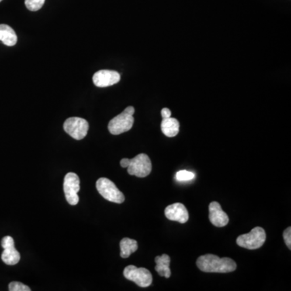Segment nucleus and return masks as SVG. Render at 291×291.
Wrapping results in <instances>:
<instances>
[{
  "label": "nucleus",
  "instance_id": "obj_5",
  "mask_svg": "<svg viewBox=\"0 0 291 291\" xmlns=\"http://www.w3.org/2000/svg\"><path fill=\"white\" fill-rule=\"evenodd\" d=\"M127 169L129 175L143 178L150 173L152 169V164L147 154H139L134 158L129 160Z\"/></svg>",
  "mask_w": 291,
  "mask_h": 291
},
{
  "label": "nucleus",
  "instance_id": "obj_12",
  "mask_svg": "<svg viewBox=\"0 0 291 291\" xmlns=\"http://www.w3.org/2000/svg\"><path fill=\"white\" fill-rule=\"evenodd\" d=\"M209 219L210 223L217 227H223L229 223V218L223 211L220 204L213 202L209 206Z\"/></svg>",
  "mask_w": 291,
  "mask_h": 291
},
{
  "label": "nucleus",
  "instance_id": "obj_20",
  "mask_svg": "<svg viewBox=\"0 0 291 291\" xmlns=\"http://www.w3.org/2000/svg\"><path fill=\"white\" fill-rule=\"evenodd\" d=\"M283 239L285 240V244L287 246L289 250L291 249V227L289 226L285 229L283 232Z\"/></svg>",
  "mask_w": 291,
  "mask_h": 291
},
{
  "label": "nucleus",
  "instance_id": "obj_15",
  "mask_svg": "<svg viewBox=\"0 0 291 291\" xmlns=\"http://www.w3.org/2000/svg\"><path fill=\"white\" fill-rule=\"evenodd\" d=\"M0 41L7 46H13L17 42V36L12 28L7 25H0Z\"/></svg>",
  "mask_w": 291,
  "mask_h": 291
},
{
  "label": "nucleus",
  "instance_id": "obj_6",
  "mask_svg": "<svg viewBox=\"0 0 291 291\" xmlns=\"http://www.w3.org/2000/svg\"><path fill=\"white\" fill-rule=\"evenodd\" d=\"M123 274L126 279L134 282L140 287H148L152 283V275L147 268L129 265L125 268Z\"/></svg>",
  "mask_w": 291,
  "mask_h": 291
},
{
  "label": "nucleus",
  "instance_id": "obj_10",
  "mask_svg": "<svg viewBox=\"0 0 291 291\" xmlns=\"http://www.w3.org/2000/svg\"><path fill=\"white\" fill-rule=\"evenodd\" d=\"M121 80V75L118 71L109 70H101L93 75L94 84L99 88H106L118 84Z\"/></svg>",
  "mask_w": 291,
  "mask_h": 291
},
{
  "label": "nucleus",
  "instance_id": "obj_3",
  "mask_svg": "<svg viewBox=\"0 0 291 291\" xmlns=\"http://www.w3.org/2000/svg\"><path fill=\"white\" fill-rule=\"evenodd\" d=\"M266 240V233L262 227L257 226L247 234L241 235L236 240L240 247L249 250L258 249L262 247Z\"/></svg>",
  "mask_w": 291,
  "mask_h": 291
},
{
  "label": "nucleus",
  "instance_id": "obj_16",
  "mask_svg": "<svg viewBox=\"0 0 291 291\" xmlns=\"http://www.w3.org/2000/svg\"><path fill=\"white\" fill-rule=\"evenodd\" d=\"M138 242L136 240L129 238H124L121 240L120 255L122 258H128L132 253H135L138 250Z\"/></svg>",
  "mask_w": 291,
  "mask_h": 291
},
{
  "label": "nucleus",
  "instance_id": "obj_22",
  "mask_svg": "<svg viewBox=\"0 0 291 291\" xmlns=\"http://www.w3.org/2000/svg\"><path fill=\"white\" fill-rule=\"evenodd\" d=\"M120 164L122 168H127L129 164V159H122V160H121Z\"/></svg>",
  "mask_w": 291,
  "mask_h": 291
},
{
  "label": "nucleus",
  "instance_id": "obj_18",
  "mask_svg": "<svg viewBox=\"0 0 291 291\" xmlns=\"http://www.w3.org/2000/svg\"><path fill=\"white\" fill-rule=\"evenodd\" d=\"M195 177V174L192 171H186V170H181L177 173V181H191Z\"/></svg>",
  "mask_w": 291,
  "mask_h": 291
},
{
  "label": "nucleus",
  "instance_id": "obj_9",
  "mask_svg": "<svg viewBox=\"0 0 291 291\" xmlns=\"http://www.w3.org/2000/svg\"><path fill=\"white\" fill-rule=\"evenodd\" d=\"M1 246L4 249L1 256L2 261L6 265H16L21 260V254L17 250L15 249V242L13 239L11 237L4 239L1 242Z\"/></svg>",
  "mask_w": 291,
  "mask_h": 291
},
{
  "label": "nucleus",
  "instance_id": "obj_21",
  "mask_svg": "<svg viewBox=\"0 0 291 291\" xmlns=\"http://www.w3.org/2000/svg\"><path fill=\"white\" fill-rule=\"evenodd\" d=\"M161 115L163 119H164V118H171V110H170L169 109H168V108H164V109H162Z\"/></svg>",
  "mask_w": 291,
  "mask_h": 291
},
{
  "label": "nucleus",
  "instance_id": "obj_7",
  "mask_svg": "<svg viewBox=\"0 0 291 291\" xmlns=\"http://www.w3.org/2000/svg\"><path fill=\"white\" fill-rule=\"evenodd\" d=\"M63 128L73 139L81 140L88 134L89 124L84 118H70L65 121Z\"/></svg>",
  "mask_w": 291,
  "mask_h": 291
},
{
  "label": "nucleus",
  "instance_id": "obj_19",
  "mask_svg": "<svg viewBox=\"0 0 291 291\" xmlns=\"http://www.w3.org/2000/svg\"><path fill=\"white\" fill-rule=\"evenodd\" d=\"M8 289L10 291H30V288L28 285H24L19 282H12L9 284Z\"/></svg>",
  "mask_w": 291,
  "mask_h": 291
},
{
  "label": "nucleus",
  "instance_id": "obj_2",
  "mask_svg": "<svg viewBox=\"0 0 291 291\" xmlns=\"http://www.w3.org/2000/svg\"><path fill=\"white\" fill-rule=\"evenodd\" d=\"M135 112V109L133 106H129L126 108L122 113L112 118L109 122V132L113 135H118L121 133L129 131L133 127L134 118L133 113Z\"/></svg>",
  "mask_w": 291,
  "mask_h": 291
},
{
  "label": "nucleus",
  "instance_id": "obj_4",
  "mask_svg": "<svg viewBox=\"0 0 291 291\" xmlns=\"http://www.w3.org/2000/svg\"><path fill=\"white\" fill-rule=\"evenodd\" d=\"M96 188L101 196L109 202L118 204L125 202L124 194L118 189L114 183L108 178H100L96 181Z\"/></svg>",
  "mask_w": 291,
  "mask_h": 291
},
{
  "label": "nucleus",
  "instance_id": "obj_11",
  "mask_svg": "<svg viewBox=\"0 0 291 291\" xmlns=\"http://www.w3.org/2000/svg\"><path fill=\"white\" fill-rule=\"evenodd\" d=\"M166 218L171 221H176L180 223H185L188 220V212L182 203L171 204L166 207L164 210Z\"/></svg>",
  "mask_w": 291,
  "mask_h": 291
},
{
  "label": "nucleus",
  "instance_id": "obj_14",
  "mask_svg": "<svg viewBox=\"0 0 291 291\" xmlns=\"http://www.w3.org/2000/svg\"><path fill=\"white\" fill-rule=\"evenodd\" d=\"M156 263V270L160 274V276L165 277L166 278H169L171 277V270H170V263L171 258L167 254H164L161 257H156L154 259Z\"/></svg>",
  "mask_w": 291,
  "mask_h": 291
},
{
  "label": "nucleus",
  "instance_id": "obj_1",
  "mask_svg": "<svg viewBox=\"0 0 291 291\" xmlns=\"http://www.w3.org/2000/svg\"><path fill=\"white\" fill-rule=\"evenodd\" d=\"M197 265L200 270L205 273H226L233 272L237 268V265L232 259L228 257L220 258L213 254H206L201 256L197 260Z\"/></svg>",
  "mask_w": 291,
  "mask_h": 291
},
{
  "label": "nucleus",
  "instance_id": "obj_23",
  "mask_svg": "<svg viewBox=\"0 0 291 291\" xmlns=\"http://www.w3.org/2000/svg\"><path fill=\"white\" fill-rule=\"evenodd\" d=\"M1 1H2V0H0V2H1Z\"/></svg>",
  "mask_w": 291,
  "mask_h": 291
},
{
  "label": "nucleus",
  "instance_id": "obj_8",
  "mask_svg": "<svg viewBox=\"0 0 291 291\" xmlns=\"http://www.w3.org/2000/svg\"><path fill=\"white\" fill-rule=\"evenodd\" d=\"M65 196L71 206H75L80 202L78 192L80 190V181L77 174L69 172L64 178L63 184Z\"/></svg>",
  "mask_w": 291,
  "mask_h": 291
},
{
  "label": "nucleus",
  "instance_id": "obj_17",
  "mask_svg": "<svg viewBox=\"0 0 291 291\" xmlns=\"http://www.w3.org/2000/svg\"><path fill=\"white\" fill-rule=\"evenodd\" d=\"M46 0H25V6L29 11L36 12L43 7Z\"/></svg>",
  "mask_w": 291,
  "mask_h": 291
},
{
  "label": "nucleus",
  "instance_id": "obj_13",
  "mask_svg": "<svg viewBox=\"0 0 291 291\" xmlns=\"http://www.w3.org/2000/svg\"><path fill=\"white\" fill-rule=\"evenodd\" d=\"M161 129L167 137H175L179 133V122L173 118H164L161 122Z\"/></svg>",
  "mask_w": 291,
  "mask_h": 291
}]
</instances>
